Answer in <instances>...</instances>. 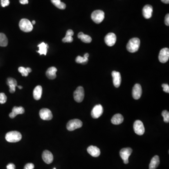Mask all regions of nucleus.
Here are the masks:
<instances>
[{"mask_svg": "<svg viewBox=\"0 0 169 169\" xmlns=\"http://www.w3.org/2000/svg\"><path fill=\"white\" fill-rule=\"evenodd\" d=\"M7 169H15L16 166L15 165V164H13L10 163V164H8L7 166Z\"/></svg>", "mask_w": 169, "mask_h": 169, "instance_id": "nucleus-36", "label": "nucleus"}, {"mask_svg": "<svg viewBox=\"0 0 169 169\" xmlns=\"http://www.w3.org/2000/svg\"><path fill=\"white\" fill-rule=\"evenodd\" d=\"M103 112V107L101 104L95 105L91 111V116L94 118H98L102 115Z\"/></svg>", "mask_w": 169, "mask_h": 169, "instance_id": "nucleus-9", "label": "nucleus"}, {"mask_svg": "<svg viewBox=\"0 0 169 169\" xmlns=\"http://www.w3.org/2000/svg\"><path fill=\"white\" fill-rule=\"evenodd\" d=\"M132 150L131 148H126L122 149L120 151V156L123 160L124 164H128L129 163V157L131 155Z\"/></svg>", "mask_w": 169, "mask_h": 169, "instance_id": "nucleus-6", "label": "nucleus"}, {"mask_svg": "<svg viewBox=\"0 0 169 169\" xmlns=\"http://www.w3.org/2000/svg\"><path fill=\"white\" fill-rule=\"evenodd\" d=\"M162 115L164 117V122H169V112L167 110H165L163 111L162 113Z\"/></svg>", "mask_w": 169, "mask_h": 169, "instance_id": "nucleus-30", "label": "nucleus"}, {"mask_svg": "<svg viewBox=\"0 0 169 169\" xmlns=\"http://www.w3.org/2000/svg\"><path fill=\"white\" fill-rule=\"evenodd\" d=\"M113 84L116 88H119L121 83V77L120 72L113 71L112 72Z\"/></svg>", "mask_w": 169, "mask_h": 169, "instance_id": "nucleus-14", "label": "nucleus"}, {"mask_svg": "<svg viewBox=\"0 0 169 169\" xmlns=\"http://www.w3.org/2000/svg\"><path fill=\"white\" fill-rule=\"evenodd\" d=\"M19 26L22 31L26 33L31 32L33 29V25H32V23L26 19L21 20L19 23Z\"/></svg>", "mask_w": 169, "mask_h": 169, "instance_id": "nucleus-3", "label": "nucleus"}, {"mask_svg": "<svg viewBox=\"0 0 169 169\" xmlns=\"http://www.w3.org/2000/svg\"><path fill=\"white\" fill-rule=\"evenodd\" d=\"M34 165L32 163H28L25 165L23 169H34Z\"/></svg>", "mask_w": 169, "mask_h": 169, "instance_id": "nucleus-35", "label": "nucleus"}, {"mask_svg": "<svg viewBox=\"0 0 169 169\" xmlns=\"http://www.w3.org/2000/svg\"><path fill=\"white\" fill-rule=\"evenodd\" d=\"M17 87H18V88H20V89H22L23 88V87L20 86H17Z\"/></svg>", "mask_w": 169, "mask_h": 169, "instance_id": "nucleus-42", "label": "nucleus"}, {"mask_svg": "<svg viewBox=\"0 0 169 169\" xmlns=\"http://www.w3.org/2000/svg\"><path fill=\"white\" fill-rule=\"evenodd\" d=\"M88 153L92 156L97 157L101 154L100 149L97 147L94 146H90L87 149Z\"/></svg>", "mask_w": 169, "mask_h": 169, "instance_id": "nucleus-18", "label": "nucleus"}, {"mask_svg": "<svg viewBox=\"0 0 169 169\" xmlns=\"http://www.w3.org/2000/svg\"><path fill=\"white\" fill-rule=\"evenodd\" d=\"M25 112V109L23 107H13L12 112L9 114V117L11 118H14L17 115L22 114Z\"/></svg>", "mask_w": 169, "mask_h": 169, "instance_id": "nucleus-17", "label": "nucleus"}, {"mask_svg": "<svg viewBox=\"0 0 169 169\" xmlns=\"http://www.w3.org/2000/svg\"><path fill=\"white\" fill-rule=\"evenodd\" d=\"M42 88L41 86H37L35 88L33 92V95L35 100H39L41 97Z\"/></svg>", "mask_w": 169, "mask_h": 169, "instance_id": "nucleus-23", "label": "nucleus"}, {"mask_svg": "<svg viewBox=\"0 0 169 169\" xmlns=\"http://www.w3.org/2000/svg\"><path fill=\"white\" fill-rule=\"evenodd\" d=\"M163 88V91L167 93H169V86L166 84H163L162 85Z\"/></svg>", "mask_w": 169, "mask_h": 169, "instance_id": "nucleus-33", "label": "nucleus"}, {"mask_svg": "<svg viewBox=\"0 0 169 169\" xmlns=\"http://www.w3.org/2000/svg\"><path fill=\"white\" fill-rule=\"evenodd\" d=\"M140 46V39L137 38H134L129 40L126 46V48L129 52L135 53L138 50Z\"/></svg>", "mask_w": 169, "mask_h": 169, "instance_id": "nucleus-1", "label": "nucleus"}, {"mask_svg": "<svg viewBox=\"0 0 169 169\" xmlns=\"http://www.w3.org/2000/svg\"><path fill=\"white\" fill-rule=\"evenodd\" d=\"M38 48H39V50L37 52L40 54V55H46L47 53V50H48V45L44 42H42L41 44L38 45Z\"/></svg>", "mask_w": 169, "mask_h": 169, "instance_id": "nucleus-25", "label": "nucleus"}, {"mask_svg": "<svg viewBox=\"0 0 169 169\" xmlns=\"http://www.w3.org/2000/svg\"><path fill=\"white\" fill-rule=\"evenodd\" d=\"M160 164L159 156H155L153 157L150 163L149 169H156Z\"/></svg>", "mask_w": 169, "mask_h": 169, "instance_id": "nucleus-21", "label": "nucleus"}, {"mask_svg": "<svg viewBox=\"0 0 169 169\" xmlns=\"http://www.w3.org/2000/svg\"><path fill=\"white\" fill-rule=\"evenodd\" d=\"M31 23H32V25H35V21L33 20Z\"/></svg>", "mask_w": 169, "mask_h": 169, "instance_id": "nucleus-41", "label": "nucleus"}, {"mask_svg": "<svg viewBox=\"0 0 169 169\" xmlns=\"http://www.w3.org/2000/svg\"><path fill=\"white\" fill-rule=\"evenodd\" d=\"M89 57V54L86 53L84 54V57H81V56H77L76 58V62L78 63H82V64H86L88 63V58Z\"/></svg>", "mask_w": 169, "mask_h": 169, "instance_id": "nucleus-27", "label": "nucleus"}, {"mask_svg": "<svg viewBox=\"0 0 169 169\" xmlns=\"http://www.w3.org/2000/svg\"><path fill=\"white\" fill-rule=\"evenodd\" d=\"M159 60L162 63H165L169 58V49L168 48H164L161 49L159 53Z\"/></svg>", "mask_w": 169, "mask_h": 169, "instance_id": "nucleus-10", "label": "nucleus"}, {"mask_svg": "<svg viewBox=\"0 0 169 169\" xmlns=\"http://www.w3.org/2000/svg\"><path fill=\"white\" fill-rule=\"evenodd\" d=\"M5 138L9 142H17L21 140L22 135L19 131H9L5 136Z\"/></svg>", "mask_w": 169, "mask_h": 169, "instance_id": "nucleus-2", "label": "nucleus"}, {"mask_svg": "<svg viewBox=\"0 0 169 169\" xmlns=\"http://www.w3.org/2000/svg\"><path fill=\"white\" fill-rule=\"evenodd\" d=\"M19 71L21 74L23 76L27 77L28 75V72L26 68L23 67H20L19 68Z\"/></svg>", "mask_w": 169, "mask_h": 169, "instance_id": "nucleus-31", "label": "nucleus"}, {"mask_svg": "<svg viewBox=\"0 0 169 169\" xmlns=\"http://www.w3.org/2000/svg\"><path fill=\"white\" fill-rule=\"evenodd\" d=\"M83 123L81 120L78 119L70 120L67 124V129L70 131H72L82 126Z\"/></svg>", "mask_w": 169, "mask_h": 169, "instance_id": "nucleus-4", "label": "nucleus"}, {"mask_svg": "<svg viewBox=\"0 0 169 169\" xmlns=\"http://www.w3.org/2000/svg\"><path fill=\"white\" fill-rule=\"evenodd\" d=\"M165 23L166 26H169V14H167L165 17Z\"/></svg>", "mask_w": 169, "mask_h": 169, "instance_id": "nucleus-37", "label": "nucleus"}, {"mask_svg": "<svg viewBox=\"0 0 169 169\" xmlns=\"http://www.w3.org/2000/svg\"><path fill=\"white\" fill-rule=\"evenodd\" d=\"M7 83L9 87V92L11 93H14L16 91V87L17 86L16 80L12 77H9L8 78Z\"/></svg>", "mask_w": 169, "mask_h": 169, "instance_id": "nucleus-19", "label": "nucleus"}, {"mask_svg": "<svg viewBox=\"0 0 169 169\" xmlns=\"http://www.w3.org/2000/svg\"><path fill=\"white\" fill-rule=\"evenodd\" d=\"M27 71L28 72V73H30V72H31V71H32V69H31V68H29V67H27Z\"/></svg>", "mask_w": 169, "mask_h": 169, "instance_id": "nucleus-40", "label": "nucleus"}, {"mask_svg": "<svg viewBox=\"0 0 169 169\" xmlns=\"http://www.w3.org/2000/svg\"><path fill=\"white\" fill-rule=\"evenodd\" d=\"M56 169V168H54V169Z\"/></svg>", "mask_w": 169, "mask_h": 169, "instance_id": "nucleus-43", "label": "nucleus"}, {"mask_svg": "<svg viewBox=\"0 0 169 169\" xmlns=\"http://www.w3.org/2000/svg\"><path fill=\"white\" fill-rule=\"evenodd\" d=\"M104 40L105 43L108 46L111 47L116 43L117 41L116 35L114 33H109L106 35Z\"/></svg>", "mask_w": 169, "mask_h": 169, "instance_id": "nucleus-12", "label": "nucleus"}, {"mask_svg": "<svg viewBox=\"0 0 169 169\" xmlns=\"http://www.w3.org/2000/svg\"><path fill=\"white\" fill-rule=\"evenodd\" d=\"M8 44L6 36L3 33H0V47H6Z\"/></svg>", "mask_w": 169, "mask_h": 169, "instance_id": "nucleus-29", "label": "nucleus"}, {"mask_svg": "<svg viewBox=\"0 0 169 169\" xmlns=\"http://www.w3.org/2000/svg\"><path fill=\"white\" fill-rule=\"evenodd\" d=\"M74 98L75 101L77 102H82L84 98V90L83 87H78L74 92Z\"/></svg>", "mask_w": 169, "mask_h": 169, "instance_id": "nucleus-7", "label": "nucleus"}, {"mask_svg": "<svg viewBox=\"0 0 169 169\" xmlns=\"http://www.w3.org/2000/svg\"><path fill=\"white\" fill-rule=\"evenodd\" d=\"M161 1L165 4H169V0H161Z\"/></svg>", "mask_w": 169, "mask_h": 169, "instance_id": "nucleus-39", "label": "nucleus"}, {"mask_svg": "<svg viewBox=\"0 0 169 169\" xmlns=\"http://www.w3.org/2000/svg\"><path fill=\"white\" fill-rule=\"evenodd\" d=\"M91 19L94 22L100 23L104 19V13L101 10H96L91 14Z\"/></svg>", "mask_w": 169, "mask_h": 169, "instance_id": "nucleus-5", "label": "nucleus"}, {"mask_svg": "<svg viewBox=\"0 0 169 169\" xmlns=\"http://www.w3.org/2000/svg\"><path fill=\"white\" fill-rule=\"evenodd\" d=\"M51 2L57 8L61 9H64L66 8L65 3L62 2L60 0H51Z\"/></svg>", "mask_w": 169, "mask_h": 169, "instance_id": "nucleus-28", "label": "nucleus"}, {"mask_svg": "<svg viewBox=\"0 0 169 169\" xmlns=\"http://www.w3.org/2000/svg\"><path fill=\"white\" fill-rule=\"evenodd\" d=\"M42 157L43 161L47 164H51L53 162V159H54L53 154L49 151L47 150L44 151V152L42 155Z\"/></svg>", "mask_w": 169, "mask_h": 169, "instance_id": "nucleus-15", "label": "nucleus"}, {"mask_svg": "<svg viewBox=\"0 0 169 169\" xmlns=\"http://www.w3.org/2000/svg\"><path fill=\"white\" fill-rule=\"evenodd\" d=\"M153 13V7L150 5H146L142 9V13L144 17L146 19L150 18Z\"/></svg>", "mask_w": 169, "mask_h": 169, "instance_id": "nucleus-16", "label": "nucleus"}, {"mask_svg": "<svg viewBox=\"0 0 169 169\" xmlns=\"http://www.w3.org/2000/svg\"><path fill=\"white\" fill-rule=\"evenodd\" d=\"M7 96L5 94L2 93H0V103L1 104H4L7 101Z\"/></svg>", "mask_w": 169, "mask_h": 169, "instance_id": "nucleus-32", "label": "nucleus"}, {"mask_svg": "<svg viewBox=\"0 0 169 169\" xmlns=\"http://www.w3.org/2000/svg\"><path fill=\"white\" fill-rule=\"evenodd\" d=\"M77 37L84 43H89L92 41V38L88 35L84 34L82 32H80L78 34Z\"/></svg>", "mask_w": 169, "mask_h": 169, "instance_id": "nucleus-26", "label": "nucleus"}, {"mask_svg": "<svg viewBox=\"0 0 169 169\" xmlns=\"http://www.w3.org/2000/svg\"><path fill=\"white\" fill-rule=\"evenodd\" d=\"M74 35V31L72 30H68L66 32V35L65 37L63 39L62 41L63 42H68L70 43L74 40L72 38V36Z\"/></svg>", "mask_w": 169, "mask_h": 169, "instance_id": "nucleus-24", "label": "nucleus"}, {"mask_svg": "<svg viewBox=\"0 0 169 169\" xmlns=\"http://www.w3.org/2000/svg\"><path fill=\"white\" fill-rule=\"evenodd\" d=\"M134 129L135 132L138 135H142L145 132V128L141 120H136L134 124Z\"/></svg>", "mask_w": 169, "mask_h": 169, "instance_id": "nucleus-8", "label": "nucleus"}, {"mask_svg": "<svg viewBox=\"0 0 169 169\" xmlns=\"http://www.w3.org/2000/svg\"><path fill=\"white\" fill-rule=\"evenodd\" d=\"M111 123L113 124L118 125V124H121L124 121V117L121 114H115L114 116L112 117L111 120Z\"/></svg>", "mask_w": 169, "mask_h": 169, "instance_id": "nucleus-22", "label": "nucleus"}, {"mask_svg": "<svg viewBox=\"0 0 169 169\" xmlns=\"http://www.w3.org/2000/svg\"><path fill=\"white\" fill-rule=\"evenodd\" d=\"M142 95V88L138 84H136L132 88V97L135 100H138L141 98Z\"/></svg>", "mask_w": 169, "mask_h": 169, "instance_id": "nucleus-13", "label": "nucleus"}, {"mask_svg": "<svg viewBox=\"0 0 169 169\" xmlns=\"http://www.w3.org/2000/svg\"><path fill=\"white\" fill-rule=\"evenodd\" d=\"M9 4V0H1V5L2 7L7 6Z\"/></svg>", "mask_w": 169, "mask_h": 169, "instance_id": "nucleus-34", "label": "nucleus"}, {"mask_svg": "<svg viewBox=\"0 0 169 169\" xmlns=\"http://www.w3.org/2000/svg\"><path fill=\"white\" fill-rule=\"evenodd\" d=\"M40 116L42 120H50L53 118V115L51 110L48 109H42L40 111Z\"/></svg>", "mask_w": 169, "mask_h": 169, "instance_id": "nucleus-11", "label": "nucleus"}, {"mask_svg": "<svg viewBox=\"0 0 169 169\" xmlns=\"http://www.w3.org/2000/svg\"><path fill=\"white\" fill-rule=\"evenodd\" d=\"M57 69L55 67H51L48 69L46 71V76L50 80H54L56 77V72H57Z\"/></svg>", "mask_w": 169, "mask_h": 169, "instance_id": "nucleus-20", "label": "nucleus"}, {"mask_svg": "<svg viewBox=\"0 0 169 169\" xmlns=\"http://www.w3.org/2000/svg\"><path fill=\"white\" fill-rule=\"evenodd\" d=\"M20 2L22 4H27L28 3V0H20Z\"/></svg>", "mask_w": 169, "mask_h": 169, "instance_id": "nucleus-38", "label": "nucleus"}]
</instances>
